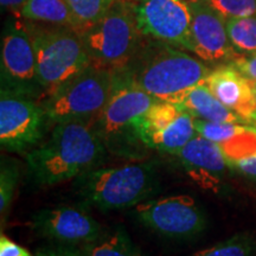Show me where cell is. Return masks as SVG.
Masks as SVG:
<instances>
[{
    "label": "cell",
    "instance_id": "obj_26",
    "mask_svg": "<svg viewBox=\"0 0 256 256\" xmlns=\"http://www.w3.org/2000/svg\"><path fill=\"white\" fill-rule=\"evenodd\" d=\"M246 126L247 124H243L211 122V121L194 119V127H196L198 136L218 144V145L241 132Z\"/></svg>",
    "mask_w": 256,
    "mask_h": 256
},
{
    "label": "cell",
    "instance_id": "obj_9",
    "mask_svg": "<svg viewBox=\"0 0 256 256\" xmlns=\"http://www.w3.org/2000/svg\"><path fill=\"white\" fill-rule=\"evenodd\" d=\"M136 215L144 226L174 240L196 238L206 229V214L188 194L147 200L136 206Z\"/></svg>",
    "mask_w": 256,
    "mask_h": 256
},
{
    "label": "cell",
    "instance_id": "obj_4",
    "mask_svg": "<svg viewBox=\"0 0 256 256\" xmlns=\"http://www.w3.org/2000/svg\"><path fill=\"white\" fill-rule=\"evenodd\" d=\"M159 186L154 160L116 168H98L75 180L82 203L104 211L126 209L150 200Z\"/></svg>",
    "mask_w": 256,
    "mask_h": 256
},
{
    "label": "cell",
    "instance_id": "obj_33",
    "mask_svg": "<svg viewBox=\"0 0 256 256\" xmlns=\"http://www.w3.org/2000/svg\"><path fill=\"white\" fill-rule=\"evenodd\" d=\"M252 87H254V92H255V100H256V81H252ZM254 127H256V124Z\"/></svg>",
    "mask_w": 256,
    "mask_h": 256
},
{
    "label": "cell",
    "instance_id": "obj_3",
    "mask_svg": "<svg viewBox=\"0 0 256 256\" xmlns=\"http://www.w3.org/2000/svg\"><path fill=\"white\" fill-rule=\"evenodd\" d=\"M156 101L124 72H114L110 101L95 124L108 152L128 159L145 156L150 148L144 142V116Z\"/></svg>",
    "mask_w": 256,
    "mask_h": 256
},
{
    "label": "cell",
    "instance_id": "obj_23",
    "mask_svg": "<svg viewBox=\"0 0 256 256\" xmlns=\"http://www.w3.org/2000/svg\"><path fill=\"white\" fill-rule=\"evenodd\" d=\"M116 0H66L76 23V30L90 26L101 20Z\"/></svg>",
    "mask_w": 256,
    "mask_h": 256
},
{
    "label": "cell",
    "instance_id": "obj_11",
    "mask_svg": "<svg viewBox=\"0 0 256 256\" xmlns=\"http://www.w3.org/2000/svg\"><path fill=\"white\" fill-rule=\"evenodd\" d=\"M142 36L192 50L191 8L188 0H139L134 4Z\"/></svg>",
    "mask_w": 256,
    "mask_h": 256
},
{
    "label": "cell",
    "instance_id": "obj_30",
    "mask_svg": "<svg viewBox=\"0 0 256 256\" xmlns=\"http://www.w3.org/2000/svg\"><path fill=\"white\" fill-rule=\"evenodd\" d=\"M0 256H34L28 249L8 238V236L2 235L0 238Z\"/></svg>",
    "mask_w": 256,
    "mask_h": 256
},
{
    "label": "cell",
    "instance_id": "obj_8",
    "mask_svg": "<svg viewBox=\"0 0 256 256\" xmlns=\"http://www.w3.org/2000/svg\"><path fill=\"white\" fill-rule=\"evenodd\" d=\"M51 120L42 101L2 89L0 144L8 152L28 153L43 142Z\"/></svg>",
    "mask_w": 256,
    "mask_h": 256
},
{
    "label": "cell",
    "instance_id": "obj_10",
    "mask_svg": "<svg viewBox=\"0 0 256 256\" xmlns=\"http://www.w3.org/2000/svg\"><path fill=\"white\" fill-rule=\"evenodd\" d=\"M2 89L32 96L40 101L44 98L34 43L24 25L14 24L2 36Z\"/></svg>",
    "mask_w": 256,
    "mask_h": 256
},
{
    "label": "cell",
    "instance_id": "obj_25",
    "mask_svg": "<svg viewBox=\"0 0 256 256\" xmlns=\"http://www.w3.org/2000/svg\"><path fill=\"white\" fill-rule=\"evenodd\" d=\"M19 166L17 162L8 156H2L0 164V214L2 223L5 222L10 206L14 200L19 182Z\"/></svg>",
    "mask_w": 256,
    "mask_h": 256
},
{
    "label": "cell",
    "instance_id": "obj_18",
    "mask_svg": "<svg viewBox=\"0 0 256 256\" xmlns=\"http://www.w3.org/2000/svg\"><path fill=\"white\" fill-rule=\"evenodd\" d=\"M81 249L86 256H145L121 226L104 230L98 238Z\"/></svg>",
    "mask_w": 256,
    "mask_h": 256
},
{
    "label": "cell",
    "instance_id": "obj_34",
    "mask_svg": "<svg viewBox=\"0 0 256 256\" xmlns=\"http://www.w3.org/2000/svg\"><path fill=\"white\" fill-rule=\"evenodd\" d=\"M188 2H208V0H188Z\"/></svg>",
    "mask_w": 256,
    "mask_h": 256
},
{
    "label": "cell",
    "instance_id": "obj_19",
    "mask_svg": "<svg viewBox=\"0 0 256 256\" xmlns=\"http://www.w3.org/2000/svg\"><path fill=\"white\" fill-rule=\"evenodd\" d=\"M20 17L56 26H69L76 30V23L66 0H28Z\"/></svg>",
    "mask_w": 256,
    "mask_h": 256
},
{
    "label": "cell",
    "instance_id": "obj_15",
    "mask_svg": "<svg viewBox=\"0 0 256 256\" xmlns=\"http://www.w3.org/2000/svg\"><path fill=\"white\" fill-rule=\"evenodd\" d=\"M174 156L180 160L185 171L203 188H215L229 166L218 144L198 134Z\"/></svg>",
    "mask_w": 256,
    "mask_h": 256
},
{
    "label": "cell",
    "instance_id": "obj_2",
    "mask_svg": "<svg viewBox=\"0 0 256 256\" xmlns=\"http://www.w3.org/2000/svg\"><path fill=\"white\" fill-rule=\"evenodd\" d=\"M122 72L156 100L179 104L190 89L206 82L211 70L183 49L144 36L132 63Z\"/></svg>",
    "mask_w": 256,
    "mask_h": 256
},
{
    "label": "cell",
    "instance_id": "obj_31",
    "mask_svg": "<svg viewBox=\"0 0 256 256\" xmlns=\"http://www.w3.org/2000/svg\"><path fill=\"white\" fill-rule=\"evenodd\" d=\"M230 166L235 168L236 171H238L240 174L256 179V154L249 156V158L238 160L236 162H232V164H230Z\"/></svg>",
    "mask_w": 256,
    "mask_h": 256
},
{
    "label": "cell",
    "instance_id": "obj_1",
    "mask_svg": "<svg viewBox=\"0 0 256 256\" xmlns=\"http://www.w3.org/2000/svg\"><path fill=\"white\" fill-rule=\"evenodd\" d=\"M95 126L84 122L55 124L49 136L25 153L28 174L37 186H51L98 168L107 154Z\"/></svg>",
    "mask_w": 256,
    "mask_h": 256
},
{
    "label": "cell",
    "instance_id": "obj_5",
    "mask_svg": "<svg viewBox=\"0 0 256 256\" xmlns=\"http://www.w3.org/2000/svg\"><path fill=\"white\" fill-rule=\"evenodd\" d=\"M78 32L92 66L112 72L128 68L144 40L134 4L127 0H116L101 20Z\"/></svg>",
    "mask_w": 256,
    "mask_h": 256
},
{
    "label": "cell",
    "instance_id": "obj_6",
    "mask_svg": "<svg viewBox=\"0 0 256 256\" xmlns=\"http://www.w3.org/2000/svg\"><path fill=\"white\" fill-rule=\"evenodd\" d=\"M28 31L36 52L38 78L44 98L90 66L81 34L75 28L30 25Z\"/></svg>",
    "mask_w": 256,
    "mask_h": 256
},
{
    "label": "cell",
    "instance_id": "obj_29",
    "mask_svg": "<svg viewBox=\"0 0 256 256\" xmlns=\"http://www.w3.org/2000/svg\"><path fill=\"white\" fill-rule=\"evenodd\" d=\"M229 63L235 66L243 76L252 81H256V52L248 56H240Z\"/></svg>",
    "mask_w": 256,
    "mask_h": 256
},
{
    "label": "cell",
    "instance_id": "obj_20",
    "mask_svg": "<svg viewBox=\"0 0 256 256\" xmlns=\"http://www.w3.org/2000/svg\"><path fill=\"white\" fill-rule=\"evenodd\" d=\"M230 43L238 55L256 52V14L226 19Z\"/></svg>",
    "mask_w": 256,
    "mask_h": 256
},
{
    "label": "cell",
    "instance_id": "obj_28",
    "mask_svg": "<svg viewBox=\"0 0 256 256\" xmlns=\"http://www.w3.org/2000/svg\"><path fill=\"white\" fill-rule=\"evenodd\" d=\"M34 256H86V254L81 247L52 243V244L38 249Z\"/></svg>",
    "mask_w": 256,
    "mask_h": 256
},
{
    "label": "cell",
    "instance_id": "obj_12",
    "mask_svg": "<svg viewBox=\"0 0 256 256\" xmlns=\"http://www.w3.org/2000/svg\"><path fill=\"white\" fill-rule=\"evenodd\" d=\"M32 228L54 243L82 247L104 232L88 211L81 206H58L42 209L32 218Z\"/></svg>",
    "mask_w": 256,
    "mask_h": 256
},
{
    "label": "cell",
    "instance_id": "obj_35",
    "mask_svg": "<svg viewBox=\"0 0 256 256\" xmlns=\"http://www.w3.org/2000/svg\"><path fill=\"white\" fill-rule=\"evenodd\" d=\"M130 2H139V0H130Z\"/></svg>",
    "mask_w": 256,
    "mask_h": 256
},
{
    "label": "cell",
    "instance_id": "obj_17",
    "mask_svg": "<svg viewBox=\"0 0 256 256\" xmlns=\"http://www.w3.org/2000/svg\"><path fill=\"white\" fill-rule=\"evenodd\" d=\"M196 136L194 118L183 110L174 122L150 138L148 146L151 150H158L174 156Z\"/></svg>",
    "mask_w": 256,
    "mask_h": 256
},
{
    "label": "cell",
    "instance_id": "obj_22",
    "mask_svg": "<svg viewBox=\"0 0 256 256\" xmlns=\"http://www.w3.org/2000/svg\"><path fill=\"white\" fill-rule=\"evenodd\" d=\"M188 256H256V236L240 232Z\"/></svg>",
    "mask_w": 256,
    "mask_h": 256
},
{
    "label": "cell",
    "instance_id": "obj_32",
    "mask_svg": "<svg viewBox=\"0 0 256 256\" xmlns=\"http://www.w3.org/2000/svg\"><path fill=\"white\" fill-rule=\"evenodd\" d=\"M0 2H2V8L14 12L17 16H20L22 10L28 2V0H0Z\"/></svg>",
    "mask_w": 256,
    "mask_h": 256
},
{
    "label": "cell",
    "instance_id": "obj_21",
    "mask_svg": "<svg viewBox=\"0 0 256 256\" xmlns=\"http://www.w3.org/2000/svg\"><path fill=\"white\" fill-rule=\"evenodd\" d=\"M182 110L178 104L168 101L156 100L151 108L147 110L144 116L142 130H144V142L148 147V140L153 134L165 130L168 124H171L180 115ZM151 150V148H150Z\"/></svg>",
    "mask_w": 256,
    "mask_h": 256
},
{
    "label": "cell",
    "instance_id": "obj_13",
    "mask_svg": "<svg viewBox=\"0 0 256 256\" xmlns=\"http://www.w3.org/2000/svg\"><path fill=\"white\" fill-rule=\"evenodd\" d=\"M188 2L191 8V52L209 63L232 62L241 56L230 43L226 18L206 2Z\"/></svg>",
    "mask_w": 256,
    "mask_h": 256
},
{
    "label": "cell",
    "instance_id": "obj_7",
    "mask_svg": "<svg viewBox=\"0 0 256 256\" xmlns=\"http://www.w3.org/2000/svg\"><path fill=\"white\" fill-rule=\"evenodd\" d=\"M114 72L89 66L42 101L54 124L84 122L95 126L112 95Z\"/></svg>",
    "mask_w": 256,
    "mask_h": 256
},
{
    "label": "cell",
    "instance_id": "obj_24",
    "mask_svg": "<svg viewBox=\"0 0 256 256\" xmlns=\"http://www.w3.org/2000/svg\"><path fill=\"white\" fill-rule=\"evenodd\" d=\"M220 148L228 160L229 166L238 160L256 154V127L247 124L244 130L220 144Z\"/></svg>",
    "mask_w": 256,
    "mask_h": 256
},
{
    "label": "cell",
    "instance_id": "obj_14",
    "mask_svg": "<svg viewBox=\"0 0 256 256\" xmlns=\"http://www.w3.org/2000/svg\"><path fill=\"white\" fill-rule=\"evenodd\" d=\"M206 87L228 110L234 112L246 124H256V100L252 81L243 76L232 64H223L211 70Z\"/></svg>",
    "mask_w": 256,
    "mask_h": 256
},
{
    "label": "cell",
    "instance_id": "obj_16",
    "mask_svg": "<svg viewBox=\"0 0 256 256\" xmlns=\"http://www.w3.org/2000/svg\"><path fill=\"white\" fill-rule=\"evenodd\" d=\"M178 106L182 110L188 112L194 119L211 121V122L246 124L244 121L238 115L228 110L210 92L206 83H200V84L190 89Z\"/></svg>",
    "mask_w": 256,
    "mask_h": 256
},
{
    "label": "cell",
    "instance_id": "obj_27",
    "mask_svg": "<svg viewBox=\"0 0 256 256\" xmlns=\"http://www.w3.org/2000/svg\"><path fill=\"white\" fill-rule=\"evenodd\" d=\"M206 2L226 19L256 14V0H208Z\"/></svg>",
    "mask_w": 256,
    "mask_h": 256
}]
</instances>
